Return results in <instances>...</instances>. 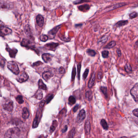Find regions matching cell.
Returning <instances> with one entry per match:
<instances>
[{
  "instance_id": "obj_10",
  "label": "cell",
  "mask_w": 138,
  "mask_h": 138,
  "mask_svg": "<svg viewBox=\"0 0 138 138\" xmlns=\"http://www.w3.org/2000/svg\"><path fill=\"white\" fill-rule=\"evenodd\" d=\"M12 32V31L11 29L7 27H3L0 29V33L3 35H10Z\"/></svg>"
},
{
  "instance_id": "obj_17",
  "label": "cell",
  "mask_w": 138,
  "mask_h": 138,
  "mask_svg": "<svg viewBox=\"0 0 138 138\" xmlns=\"http://www.w3.org/2000/svg\"><path fill=\"white\" fill-rule=\"evenodd\" d=\"M91 126L90 124V122L89 119H87L86 121L85 125V133L87 134H89L90 133V131Z\"/></svg>"
},
{
  "instance_id": "obj_50",
  "label": "cell",
  "mask_w": 138,
  "mask_h": 138,
  "mask_svg": "<svg viewBox=\"0 0 138 138\" xmlns=\"http://www.w3.org/2000/svg\"><path fill=\"white\" fill-rule=\"evenodd\" d=\"M1 96H2V94H1V91L0 89V97H1Z\"/></svg>"
},
{
  "instance_id": "obj_22",
  "label": "cell",
  "mask_w": 138,
  "mask_h": 138,
  "mask_svg": "<svg viewBox=\"0 0 138 138\" xmlns=\"http://www.w3.org/2000/svg\"><path fill=\"white\" fill-rule=\"evenodd\" d=\"M38 86L39 88L40 89H43V90H46L47 89V86L44 83L42 79H40L39 80L38 82Z\"/></svg>"
},
{
  "instance_id": "obj_24",
  "label": "cell",
  "mask_w": 138,
  "mask_h": 138,
  "mask_svg": "<svg viewBox=\"0 0 138 138\" xmlns=\"http://www.w3.org/2000/svg\"><path fill=\"white\" fill-rule=\"evenodd\" d=\"M85 97L89 101H91L93 99V93L91 90H87L85 93Z\"/></svg>"
},
{
  "instance_id": "obj_5",
  "label": "cell",
  "mask_w": 138,
  "mask_h": 138,
  "mask_svg": "<svg viewBox=\"0 0 138 138\" xmlns=\"http://www.w3.org/2000/svg\"><path fill=\"white\" fill-rule=\"evenodd\" d=\"M130 94L133 98L134 100L136 103H138V83H136L134 85L132 89L130 90Z\"/></svg>"
},
{
  "instance_id": "obj_21",
  "label": "cell",
  "mask_w": 138,
  "mask_h": 138,
  "mask_svg": "<svg viewBox=\"0 0 138 138\" xmlns=\"http://www.w3.org/2000/svg\"><path fill=\"white\" fill-rule=\"evenodd\" d=\"M34 97L37 99H41L43 97V92L40 89H38Z\"/></svg>"
},
{
  "instance_id": "obj_39",
  "label": "cell",
  "mask_w": 138,
  "mask_h": 138,
  "mask_svg": "<svg viewBox=\"0 0 138 138\" xmlns=\"http://www.w3.org/2000/svg\"><path fill=\"white\" fill-rule=\"evenodd\" d=\"M53 97H54V95L52 94H50V95L48 96L47 99H46L47 103H50V101L53 99Z\"/></svg>"
},
{
  "instance_id": "obj_18",
  "label": "cell",
  "mask_w": 138,
  "mask_h": 138,
  "mask_svg": "<svg viewBox=\"0 0 138 138\" xmlns=\"http://www.w3.org/2000/svg\"><path fill=\"white\" fill-rule=\"evenodd\" d=\"M79 11L83 12H86L88 11L90 9V6L88 5L85 4L83 5H80L78 7Z\"/></svg>"
},
{
  "instance_id": "obj_32",
  "label": "cell",
  "mask_w": 138,
  "mask_h": 138,
  "mask_svg": "<svg viewBox=\"0 0 138 138\" xmlns=\"http://www.w3.org/2000/svg\"><path fill=\"white\" fill-rule=\"evenodd\" d=\"M100 89L102 92L105 95L106 97H107V88L106 87H101Z\"/></svg>"
},
{
  "instance_id": "obj_23",
  "label": "cell",
  "mask_w": 138,
  "mask_h": 138,
  "mask_svg": "<svg viewBox=\"0 0 138 138\" xmlns=\"http://www.w3.org/2000/svg\"><path fill=\"white\" fill-rule=\"evenodd\" d=\"M128 20L120 21L116 24V27H122L128 24Z\"/></svg>"
},
{
  "instance_id": "obj_46",
  "label": "cell",
  "mask_w": 138,
  "mask_h": 138,
  "mask_svg": "<svg viewBox=\"0 0 138 138\" xmlns=\"http://www.w3.org/2000/svg\"><path fill=\"white\" fill-rule=\"evenodd\" d=\"M117 54L119 56H120L122 55V52H121V50L120 49H118L117 50Z\"/></svg>"
},
{
  "instance_id": "obj_16",
  "label": "cell",
  "mask_w": 138,
  "mask_h": 138,
  "mask_svg": "<svg viewBox=\"0 0 138 138\" xmlns=\"http://www.w3.org/2000/svg\"><path fill=\"white\" fill-rule=\"evenodd\" d=\"M96 73L95 72H94L91 75L90 79H89L88 83V87L89 88H91L95 84V80L96 79Z\"/></svg>"
},
{
  "instance_id": "obj_34",
  "label": "cell",
  "mask_w": 138,
  "mask_h": 138,
  "mask_svg": "<svg viewBox=\"0 0 138 138\" xmlns=\"http://www.w3.org/2000/svg\"><path fill=\"white\" fill-rule=\"evenodd\" d=\"M76 74V70L75 66L73 68L72 72V81H73L74 80L75 75Z\"/></svg>"
},
{
  "instance_id": "obj_7",
  "label": "cell",
  "mask_w": 138,
  "mask_h": 138,
  "mask_svg": "<svg viewBox=\"0 0 138 138\" xmlns=\"http://www.w3.org/2000/svg\"><path fill=\"white\" fill-rule=\"evenodd\" d=\"M86 116L84 110L82 109L80 111L77 118V121L78 123H81L84 120Z\"/></svg>"
},
{
  "instance_id": "obj_43",
  "label": "cell",
  "mask_w": 138,
  "mask_h": 138,
  "mask_svg": "<svg viewBox=\"0 0 138 138\" xmlns=\"http://www.w3.org/2000/svg\"><path fill=\"white\" fill-rule=\"evenodd\" d=\"M133 115L135 116L136 117H138V109H135L134 110L132 111Z\"/></svg>"
},
{
  "instance_id": "obj_11",
  "label": "cell",
  "mask_w": 138,
  "mask_h": 138,
  "mask_svg": "<svg viewBox=\"0 0 138 138\" xmlns=\"http://www.w3.org/2000/svg\"><path fill=\"white\" fill-rule=\"evenodd\" d=\"M21 45L22 46L29 48H33V45H32L31 42L29 40L27 39H24L21 42Z\"/></svg>"
},
{
  "instance_id": "obj_42",
  "label": "cell",
  "mask_w": 138,
  "mask_h": 138,
  "mask_svg": "<svg viewBox=\"0 0 138 138\" xmlns=\"http://www.w3.org/2000/svg\"><path fill=\"white\" fill-rule=\"evenodd\" d=\"M58 71H59V72L60 73H61V74H63V73H65V69H64V67H62V66L59 68Z\"/></svg>"
},
{
  "instance_id": "obj_40",
  "label": "cell",
  "mask_w": 138,
  "mask_h": 138,
  "mask_svg": "<svg viewBox=\"0 0 138 138\" xmlns=\"http://www.w3.org/2000/svg\"><path fill=\"white\" fill-rule=\"evenodd\" d=\"M137 13L136 12H133L132 13H130L129 15V17H130V18L133 19L135 17H137Z\"/></svg>"
},
{
  "instance_id": "obj_29",
  "label": "cell",
  "mask_w": 138,
  "mask_h": 138,
  "mask_svg": "<svg viewBox=\"0 0 138 138\" xmlns=\"http://www.w3.org/2000/svg\"><path fill=\"white\" fill-rule=\"evenodd\" d=\"M125 71L128 73H130L132 72V68L130 65L129 63L126 64L125 67Z\"/></svg>"
},
{
  "instance_id": "obj_48",
  "label": "cell",
  "mask_w": 138,
  "mask_h": 138,
  "mask_svg": "<svg viewBox=\"0 0 138 138\" xmlns=\"http://www.w3.org/2000/svg\"><path fill=\"white\" fill-rule=\"evenodd\" d=\"M67 129H68V127L67 126H65L64 127V129L62 130V132H65L66 131H67Z\"/></svg>"
},
{
  "instance_id": "obj_13",
  "label": "cell",
  "mask_w": 138,
  "mask_h": 138,
  "mask_svg": "<svg viewBox=\"0 0 138 138\" xmlns=\"http://www.w3.org/2000/svg\"><path fill=\"white\" fill-rule=\"evenodd\" d=\"M52 57H53V56L49 53L43 54L42 56V59L46 63H48V62L51 61Z\"/></svg>"
},
{
  "instance_id": "obj_31",
  "label": "cell",
  "mask_w": 138,
  "mask_h": 138,
  "mask_svg": "<svg viewBox=\"0 0 138 138\" xmlns=\"http://www.w3.org/2000/svg\"><path fill=\"white\" fill-rule=\"evenodd\" d=\"M77 75H78V79H80V71L81 69V62L78 64L77 66Z\"/></svg>"
},
{
  "instance_id": "obj_8",
  "label": "cell",
  "mask_w": 138,
  "mask_h": 138,
  "mask_svg": "<svg viewBox=\"0 0 138 138\" xmlns=\"http://www.w3.org/2000/svg\"><path fill=\"white\" fill-rule=\"evenodd\" d=\"M58 45L59 44L58 43H51L46 44L45 47L48 50H52V51H55Z\"/></svg>"
},
{
  "instance_id": "obj_35",
  "label": "cell",
  "mask_w": 138,
  "mask_h": 138,
  "mask_svg": "<svg viewBox=\"0 0 138 138\" xmlns=\"http://www.w3.org/2000/svg\"><path fill=\"white\" fill-rule=\"evenodd\" d=\"M109 52L107 50H104L102 52V55L103 58H107L109 57Z\"/></svg>"
},
{
  "instance_id": "obj_9",
  "label": "cell",
  "mask_w": 138,
  "mask_h": 138,
  "mask_svg": "<svg viewBox=\"0 0 138 138\" xmlns=\"http://www.w3.org/2000/svg\"><path fill=\"white\" fill-rule=\"evenodd\" d=\"M60 27H61V25L58 26L54 28V29L51 30V31L49 32L48 34L50 35L51 39H53L55 37L56 34Z\"/></svg>"
},
{
  "instance_id": "obj_2",
  "label": "cell",
  "mask_w": 138,
  "mask_h": 138,
  "mask_svg": "<svg viewBox=\"0 0 138 138\" xmlns=\"http://www.w3.org/2000/svg\"><path fill=\"white\" fill-rule=\"evenodd\" d=\"M2 106L4 109L8 111L12 112L13 111V102L10 99H3L2 101Z\"/></svg>"
},
{
  "instance_id": "obj_37",
  "label": "cell",
  "mask_w": 138,
  "mask_h": 138,
  "mask_svg": "<svg viewBox=\"0 0 138 138\" xmlns=\"http://www.w3.org/2000/svg\"><path fill=\"white\" fill-rule=\"evenodd\" d=\"M89 71V70L88 68H87L85 71L83 73V78L84 80H85L87 77V75L88 74Z\"/></svg>"
},
{
  "instance_id": "obj_49",
  "label": "cell",
  "mask_w": 138,
  "mask_h": 138,
  "mask_svg": "<svg viewBox=\"0 0 138 138\" xmlns=\"http://www.w3.org/2000/svg\"><path fill=\"white\" fill-rule=\"evenodd\" d=\"M39 138H46V137H45V136H44L43 134H42V135L40 136Z\"/></svg>"
},
{
  "instance_id": "obj_19",
  "label": "cell",
  "mask_w": 138,
  "mask_h": 138,
  "mask_svg": "<svg viewBox=\"0 0 138 138\" xmlns=\"http://www.w3.org/2000/svg\"><path fill=\"white\" fill-rule=\"evenodd\" d=\"M126 5V4L124 3H120L116 4L115 5L112 6L111 7H110L109 8L107 9V11H110L113 10V9H116L118 8L119 7H122L124 6L125 5Z\"/></svg>"
},
{
  "instance_id": "obj_6",
  "label": "cell",
  "mask_w": 138,
  "mask_h": 138,
  "mask_svg": "<svg viewBox=\"0 0 138 138\" xmlns=\"http://www.w3.org/2000/svg\"><path fill=\"white\" fill-rule=\"evenodd\" d=\"M29 75L25 72H22L18 75L17 77V80L20 83H22L27 81L29 79Z\"/></svg>"
},
{
  "instance_id": "obj_38",
  "label": "cell",
  "mask_w": 138,
  "mask_h": 138,
  "mask_svg": "<svg viewBox=\"0 0 138 138\" xmlns=\"http://www.w3.org/2000/svg\"><path fill=\"white\" fill-rule=\"evenodd\" d=\"M75 128H73L71 131L70 134H69L68 138H73L75 134Z\"/></svg>"
},
{
  "instance_id": "obj_36",
  "label": "cell",
  "mask_w": 138,
  "mask_h": 138,
  "mask_svg": "<svg viewBox=\"0 0 138 138\" xmlns=\"http://www.w3.org/2000/svg\"><path fill=\"white\" fill-rule=\"evenodd\" d=\"M48 37L46 35H42L40 37V40L42 41L45 42L48 39Z\"/></svg>"
},
{
  "instance_id": "obj_47",
  "label": "cell",
  "mask_w": 138,
  "mask_h": 138,
  "mask_svg": "<svg viewBox=\"0 0 138 138\" xmlns=\"http://www.w3.org/2000/svg\"><path fill=\"white\" fill-rule=\"evenodd\" d=\"M5 27L4 23L2 21L0 20V29Z\"/></svg>"
},
{
  "instance_id": "obj_25",
  "label": "cell",
  "mask_w": 138,
  "mask_h": 138,
  "mask_svg": "<svg viewBox=\"0 0 138 138\" xmlns=\"http://www.w3.org/2000/svg\"><path fill=\"white\" fill-rule=\"evenodd\" d=\"M101 124L103 128L104 129L106 130L108 129L109 126H108L107 123V122L105 120H104V119L101 120Z\"/></svg>"
},
{
  "instance_id": "obj_33",
  "label": "cell",
  "mask_w": 138,
  "mask_h": 138,
  "mask_svg": "<svg viewBox=\"0 0 138 138\" xmlns=\"http://www.w3.org/2000/svg\"><path fill=\"white\" fill-rule=\"evenodd\" d=\"M16 101H17L20 104H22L24 103V100L23 99V97L19 95L17 96L16 97Z\"/></svg>"
},
{
  "instance_id": "obj_12",
  "label": "cell",
  "mask_w": 138,
  "mask_h": 138,
  "mask_svg": "<svg viewBox=\"0 0 138 138\" xmlns=\"http://www.w3.org/2000/svg\"><path fill=\"white\" fill-rule=\"evenodd\" d=\"M7 51H8L9 53V56L11 58H15V55L16 54L17 52V50L15 48L13 49H10L8 47V45L6 46Z\"/></svg>"
},
{
  "instance_id": "obj_3",
  "label": "cell",
  "mask_w": 138,
  "mask_h": 138,
  "mask_svg": "<svg viewBox=\"0 0 138 138\" xmlns=\"http://www.w3.org/2000/svg\"><path fill=\"white\" fill-rule=\"evenodd\" d=\"M7 66L9 69L15 74H19V69L17 64L13 61H9L7 62Z\"/></svg>"
},
{
  "instance_id": "obj_30",
  "label": "cell",
  "mask_w": 138,
  "mask_h": 138,
  "mask_svg": "<svg viewBox=\"0 0 138 138\" xmlns=\"http://www.w3.org/2000/svg\"><path fill=\"white\" fill-rule=\"evenodd\" d=\"M68 102L71 105H74L76 103V99L73 96H71L68 98Z\"/></svg>"
},
{
  "instance_id": "obj_51",
  "label": "cell",
  "mask_w": 138,
  "mask_h": 138,
  "mask_svg": "<svg viewBox=\"0 0 138 138\" xmlns=\"http://www.w3.org/2000/svg\"><path fill=\"white\" fill-rule=\"evenodd\" d=\"M120 138H128L127 137H125V136H123V137H120Z\"/></svg>"
},
{
  "instance_id": "obj_20",
  "label": "cell",
  "mask_w": 138,
  "mask_h": 138,
  "mask_svg": "<svg viewBox=\"0 0 138 138\" xmlns=\"http://www.w3.org/2000/svg\"><path fill=\"white\" fill-rule=\"evenodd\" d=\"M29 116V110L27 107H24L22 109V116L24 119H27Z\"/></svg>"
},
{
  "instance_id": "obj_41",
  "label": "cell",
  "mask_w": 138,
  "mask_h": 138,
  "mask_svg": "<svg viewBox=\"0 0 138 138\" xmlns=\"http://www.w3.org/2000/svg\"><path fill=\"white\" fill-rule=\"evenodd\" d=\"M89 2H90V1H76L73 2V3L75 4H77L81 3Z\"/></svg>"
},
{
  "instance_id": "obj_14",
  "label": "cell",
  "mask_w": 138,
  "mask_h": 138,
  "mask_svg": "<svg viewBox=\"0 0 138 138\" xmlns=\"http://www.w3.org/2000/svg\"><path fill=\"white\" fill-rule=\"evenodd\" d=\"M53 73L50 71H45L42 74V77L45 81H48L49 80L51 77L53 76Z\"/></svg>"
},
{
  "instance_id": "obj_44",
  "label": "cell",
  "mask_w": 138,
  "mask_h": 138,
  "mask_svg": "<svg viewBox=\"0 0 138 138\" xmlns=\"http://www.w3.org/2000/svg\"><path fill=\"white\" fill-rule=\"evenodd\" d=\"M79 105H77L75 106V107H74L73 109V111L75 113L78 110V109H79Z\"/></svg>"
},
{
  "instance_id": "obj_26",
  "label": "cell",
  "mask_w": 138,
  "mask_h": 138,
  "mask_svg": "<svg viewBox=\"0 0 138 138\" xmlns=\"http://www.w3.org/2000/svg\"><path fill=\"white\" fill-rule=\"evenodd\" d=\"M116 45V41H112L110 43L108 44L105 47V48L106 49H111V48L115 47Z\"/></svg>"
},
{
  "instance_id": "obj_28",
  "label": "cell",
  "mask_w": 138,
  "mask_h": 138,
  "mask_svg": "<svg viewBox=\"0 0 138 138\" xmlns=\"http://www.w3.org/2000/svg\"><path fill=\"white\" fill-rule=\"evenodd\" d=\"M87 54L89 55V56H91L92 57H94L95 56L96 54V52L94 50H91V49H88L86 51Z\"/></svg>"
},
{
  "instance_id": "obj_1",
  "label": "cell",
  "mask_w": 138,
  "mask_h": 138,
  "mask_svg": "<svg viewBox=\"0 0 138 138\" xmlns=\"http://www.w3.org/2000/svg\"><path fill=\"white\" fill-rule=\"evenodd\" d=\"M20 130L18 128H12L9 129L5 134V138H16L19 135Z\"/></svg>"
},
{
  "instance_id": "obj_45",
  "label": "cell",
  "mask_w": 138,
  "mask_h": 138,
  "mask_svg": "<svg viewBox=\"0 0 138 138\" xmlns=\"http://www.w3.org/2000/svg\"><path fill=\"white\" fill-rule=\"evenodd\" d=\"M102 76H103V74H102V72H99L98 73V77L99 79H101L102 78Z\"/></svg>"
},
{
  "instance_id": "obj_4",
  "label": "cell",
  "mask_w": 138,
  "mask_h": 138,
  "mask_svg": "<svg viewBox=\"0 0 138 138\" xmlns=\"http://www.w3.org/2000/svg\"><path fill=\"white\" fill-rule=\"evenodd\" d=\"M13 7L12 3L8 1H0V9L3 10H8Z\"/></svg>"
},
{
  "instance_id": "obj_15",
  "label": "cell",
  "mask_w": 138,
  "mask_h": 138,
  "mask_svg": "<svg viewBox=\"0 0 138 138\" xmlns=\"http://www.w3.org/2000/svg\"><path fill=\"white\" fill-rule=\"evenodd\" d=\"M36 21L38 25L40 27H43L44 25V18L41 15H38L36 17Z\"/></svg>"
},
{
  "instance_id": "obj_27",
  "label": "cell",
  "mask_w": 138,
  "mask_h": 138,
  "mask_svg": "<svg viewBox=\"0 0 138 138\" xmlns=\"http://www.w3.org/2000/svg\"><path fill=\"white\" fill-rule=\"evenodd\" d=\"M108 37L107 36H104L103 37H102L98 41V43L99 44H103L105 43L107 41Z\"/></svg>"
}]
</instances>
